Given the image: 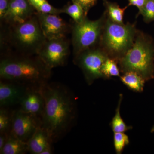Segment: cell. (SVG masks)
Listing matches in <instances>:
<instances>
[{
  "mask_svg": "<svg viewBox=\"0 0 154 154\" xmlns=\"http://www.w3.org/2000/svg\"><path fill=\"white\" fill-rule=\"evenodd\" d=\"M41 89L45 100L42 127L52 142H56L70 128L75 115V101L70 92L61 84L47 82Z\"/></svg>",
  "mask_w": 154,
  "mask_h": 154,
  "instance_id": "6da1fadb",
  "label": "cell"
},
{
  "mask_svg": "<svg viewBox=\"0 0 154 154\" xmlns=\"http://www.w3.org/2000/svg\"><path fill=\"white\" fill-rule=\"evenodd\" d=\"M51 71L37 55H9L0 62L1 80L28 87H40L47 83Z\"/></svg>",
  "mask_w": 154,
  "mask_h": 154,
  "instance_id": "7a4b0ae2",
  "label": "cell"
},
{
  "mask_svg": "<svg viewBox=\"0 0 154 154\" xmlns=\"http://www.w3.org/2000/svg\"><path fill=\"white\" fill-rule=\"evenodd\" d=\"M154 47L149 38L138 31L132 47L119 60L123 74L134 72L147 81L154 77Z\"/></svg>",
  "mask_w": 154,
  "mask_h": 154,
  "instance_id": "3957f363",
  "label": "cell"
},
{
  "mask_svg": "<svg viewBox=\"0 0 154 154\" xmlns=\"http://www.w3.org/2000/svg\"><path fill=\"white\" fill-rule=\"evenodd\" d=\"M137 32L134 25L118 24L107 17L99 42L100 47L108 57L118 62L132 47Z\"/></svg>",
  "mask_w": 154,
  "mask_h": 154,
  "instance_id": "277c9868",
  "label": "cell"
},
{
  "mask_svg": "<svg viewBox=\"0 0 154 154\" xmlns=\"http://www.w3.org/2000/svg\"><path fill=\"white\" fill-rule=\"evenodd\" d=\"M7 38L18 54L28 56L37 55L46 39L36 13L23 23L9 26Z\"/></svg>",
  "mask_w": 154,
  "mask_h": 154,
  "instance_id": "5b68a950",
  "label": "cell"
},
{
  "mask_svg": "<svg viewBox=\"0 0 154 154\" xmlns=\"http://www.w3.org/2000/svg\"><path fill=\"white\" fill-rule=\"evenodd\" d=\"M107 16L105 12L97 20L92 21L87 17L82 22L74 23L72 29V44L75 56L99 44Z\"/></svg>",
  "mask_w": 154,
  "mask_h": 154,
  "instance_id": "8992f818",
  "label": "cell"
},
{
  "mask_svg": "<svg viewBox=\"0 0 154 154\" xmlns=\"http://www.w3.org/2000/svg\"><path fill=\"white\" fill-rule=\"evenodd\" d=\"M108 57L105 51L100 47L87 50L75 56V63L82 71L88 85L99 78H104L102 67Z\"/></svg>",
  "mask_w": 154,
  "mask_h": 154,
  "instance_id": "52a82bcc",
  "label": "cell"
},
{
  "mask_svg": "<svg viewBox=\"0 0 154 154\" xmlns=\"http://www.w3.org/2000/svg\"><path fill=\"white\" fill-rule=\"evenodd\" d=\"M69 53V43L66 37L46 39L37 55L51 69L64 65Z\"/></svg>",
  "mask_w": 154,
  "mask_h": 154,
  "instance_id": "ba28073f",
  "label": "cell"
},
{
  "mask_svg": "<svg viewBox=\"0 0 154 154\" xmlns=\"http://www.w3.org/2000/svg\"><path fill=\"white\" fill-rule=\"evenodd\" d=\"M42 127L41 118L19 109L14 110L11 134L27 142L37 129Z\"/></svg>",
  "mask_w": 154,
  "mask_h": 154,
  "instance_id": "9c48e42d",
  "label": "cell"
},
{
  "mask_svg": "<svg viewBox=\"0 0 154 154\" xmlns=\"http://www.w3.org/2000/svg\"><path fill=\"white\" fill-rule=\"evenodd\" d=\"M40 27L46 39L65 38L68 25L58 15L36 12Z\"/></svg>",
  "mask_w": 154,
  "mask_h": 154,
  "instance_id": "30bf717a",
  "label": "cell"
},
{
  "mask_svg": "<svg viewBox=\"0 0 154 154\" xmlns=\"http://www.w3.org/2000/svg\"><path fill=\"white\" fill-rule=\"evenodd\" d=\"M35 11L28 0H11L2 21L9 26L21 24L35 15Z\"/></svg>",
  "mask_w": 154,
  "mask_h": 154,
  "instance_id": "8fae6325",
  "label": "cell"
},
{
  "mask_svg": "<svg viewBox=\"0 0 154 154\" xmlns=\"http://www.w3.org/2000/svg\"><path fill=\"white\" fill-rule=\"evenodd\" d=\"M30 87L1 80L0 82V107H8L20 102Z\"/></svg>",
  "mask_w": 154,
  "mask_h": 154,
  "instance_id": "7c38bea8",
  "label": "cell"
},
{
  "mask_svg": "<svg viewBox=\"0 0 154 154\" xmlns=\"http://www.w3.org/2000/svg\"><path fill=\"white\" fill-rule=\"evenodd\" d=\"M19 109L41 118L44 111L45 100L41 87H30L20 102Z\"/></svg>",
  "mask_w": 154,
  "mask_h": 154,
  "instance_id": "4fadbf2b",
  "label": "cell"
},
{
  "mask_svg": "<svg viewBox=\"0 0 154 154\" xmlns=\"http://www.w3.org/2000/svg\"><path fill=\"white\" fill-rule=\"evenodd\" d=\"M52 143L47 132L41 127L27 142L28 152L32 154H41L45 149L52 146Z\"/></svg>",
  "mask_w": 154,
  "mask_h": 154,
  "instance_id": "5bb4252c",
  "label": "cell"
},
{
  "mask_svg": "<svg viewBox=\"0 0 154 154\" xmlns=\"http://www.w3.org/2000/svg\"><path fill=\"white\" fill-rule=\"evenodd\" d=\"M27 152H29L27 143L20 140L10 133L0 154H25Z\"/></svg>",
  "mask_w": 154,
  "mask_h": 154,
  "instance_id": "9a60e30c",
  "label": "cell"
},
{
  "mask_svg": "<svg viewBox=\"0 0 154 154\" xmlns=\"http://www.w3.org/2000/svg\"><path fill=\"white\" fill-rule=\"evenodd\" d=\"M120 80L131 91L138 93L143 91L145 80L137 73L127 72L120 76Z\"/></svg>",
  "mask_w": 154,
  "mask_h": 154,
  "instance_id": "2e32d148",
  "label": "cell"
},
{
  "mask_svg": "<svg viewBox=\"0 0 154 154\" xmlns=\"http://www.w3.org/2000/svg\"><path fill=\"white\" fill-rule=\"evenodd\" d=\"M106 8L107 17L112 22L119 24H123V16L128 6L121 8L116 3L110 2L103 0Z\"/></svg>",
  "mask_w": 154,
  "mask_h": 154,
  "instance_id": "e0dca14e",
  "label": "cell"
},
{
  "mask_svg": "<svg viewBox=\"0 0 154 154\" xmlns=\"http://www.w3.org/2000/svg\"><path fill=\"white\" fill-rule=\"evenodd\" d=\"M122 99V95L120 94L119 96L118 106H117V108L116 110V113L112 119L111 124H110L111 128L114 133H124L132 128V127L128 126L125 124L120 115V105H121Z\"/></svg>",
  "mask_w": 154,
  "mask_h": 154,
  "instance_id": "ac0fdd59",
  "label": "cell"
},
{
  "mask_svg": "<svg viewBox=\"0 0 154 154\" xmlns=\"http://www.w3.org/2000/svg\"><path fill=\"white\" fill-rule=\"evenodd\" d=\"M62 13H65L69 16L75 23L82 22L87 17L82 8L76 4L73 3L72 5H67L61 9Z\"/></svg>",
  "mask_w": 154,
  "mask_h": 154,
  "instance_id": "d6986e66",
  "label": "cell"
},
{
  "mask_svg": "<svg viewBox=\"0 0 154 154\" xmlns=\"http://www.w3.org/2000/svg\"><path fill=\"white\" fill-rule=\"evenodd\" d=\"M13 113L8 107L0 108V133H11Z\"/></svg>",
  "mask_w": 154,
  "mask_h": 154,
  "instance_id": "ffe728a7",
  "label": "cell"
},
{
  "mask_svg": "<svg viewBox=\"0 0 154 154\" xmlns=\"http://www.w3.org/2000/svg\"><path fill=\"white\" fill-rule=\"evenodd\" d=\"M117 62L115 60L109 57L105 61L101 69L104 78L108 79L111 77H120Z\"/></svg>",
  "mask_w": 154,
  "mask_h": 154,
  "instance_id": "44dd1931",
  "label": "cell"
},
{
  "mask_svg": "<svg viewBox=\"0 0 154 154\" xmlns=\"http://www.w3.org/2000/svg\"><path fill=\"white\" fill-rule=\"evenodd\" d=\"M129 142L128 136L124 133H114L113 143L116 153L121 154L124 148L129 144Z\"/></svg>",
  "mask_w": 154,
  "mask_h": 154,
  "instance_id": "7402d4cb",
  "label": "cell"
},
{
  "mask_svg": "<svg viewBox=\"0 0 154 154\" xmlns=\"http://www.w3.org/2000/svg\"><path fill=\"white\" fill-rule=\"evenodd\" d=\"M139 14H141L146 22L154 21V0H148L145 5Z\"/></svg>",
  "mask_w": 154,
  "mask_h": 154,
  "instance_id": "603a6c76",
  "label": "cell"
},
{
  "mask_svg": "<svg viewBox=\"0 0 154 154\" xmlns=\"http://www.w3.org/2000/svg\"><path fill=\"white\" fill-rule=\"evenodd\" d=\"M36 12L43 14H62L61 9H57L51 5L47 1L43 3L36 9Z\"/></svg>",
  "mask_w": 154,
  "mask_h": 154,
  "instance_id": "cb8c5ba5",
  "label": "cell"
},
{
  "mask_svg": "<svg viewBox=\"0 0 154 154\" xmlns=\"http://www.w3.org/2000/svg\"><path fill=\"white\" fill-rule=\"evenodd\" d=\"M73 3L79 5L84 10L86 16H87L90 9L96 4L97 0H72Z\"/></svg>",
  "mask_w": 154,
  "mask_h": 154,
  "instance_id": "d4e9b609",
  "label": "cell"
},
{
  "mask_svg": "<svg viewBox=\"0 0 154 154\" xmlns=\"http://www.w3.org/2000/svg\"><path fill=\"white\" fill-rule=\"evenodd\" d=\"M11 0H0V19L2 20L8 9Z\"/></svg>",
  "mask_w": 154,
  "mask_h": 154,
  "instance_id": "484cf974",
  "label": "cell"
},
{
  "mask_svg": "<svg viewBox=\"0 0 154 154\" xmlns=\"http://www.w3.org/2000/svg\"><path fill=\"white\" fill-rule=\"evenodd\" d=\"M128 6H134L139 9V12L143 8L148 0H128Z\"/></svg>",
  "mask_w": 154,
  "mask_h": 154,
  "instance_id": "4316f807",
  "label": "cell"
},
{
  "mask_svg": "<svg viewBox=\"0 0 154 154\" xmlns=\"http://www.w3.org/2000/svg\"><path fill=\"white\" fill-rule=\"evenodd\" d=\"M10 134L0 133V152L5 145Z\"/></svg>",
  "mask_w": 154,
  "mask_h": 154,
  "instance_id": "83f0119b",
  "label": "cell"
},
{
  "mask_svg": "<svg viewBox=\"0 0 154 154\" xmlns=\"http://www.w3.org/2000/svg\"><path fill=\"white\" fill-rule=\"evenodd\" d=\"M29 3L36 10L38 7L46 2V0H28Z\"/></svg>",
  "mask_w": 154,
  "mask_h": 154,
  "instance_id": "f1b7e54d",
  "label": "cell"
},
{
  "mask_svg": "<svg viewBox=\"0 0 154 154\" xmlns=\"http://www.w3.org/2000/svg\"><path fill=\"white\" fill-rule=\"evenodd\" d=\"M53 153L52 146L48 147L41 153V154H51Z\"/></svg>",
  "mask_w": 154,
  "mask_h": 154,
  "instance_id": "f546056e",
  "label": "cell"
},
{
  "mask_svg": "<svg viewBox=\"0 0 154 154\" xmlns=\"http://www.w3.org/2000/svg\"><path fill=\"white\" fill-rule=\"evenodd\" d=\"M154 132V125L153 127L152 128L151 130V132L153 133Z\"/></svg>",
  "mask_w": 154,
  "mask_h": 154,
  "instance_id": "4dcf8cb0",
  "label": "cell"
}]
</instances>
